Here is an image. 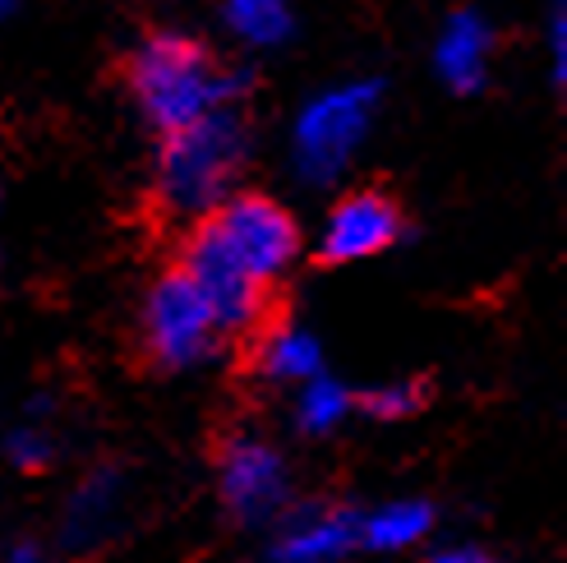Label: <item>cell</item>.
<instances>
[{
    "label": "cell",
    "mask_w": 567,
    "mask_h": 563,
    "mask_svg": "<svg viewBox=\"0 0 567 563\" xmlns=\"http://www.w3.org/2000/svg\"><path fill=\"white\" fill-rule=\"evenodd\" d=\"M130 89L138 111L162 134H176L221 111L236 83L213 65L204 42H194L189 33H153L130 61Z\"/></svg>",
    "instance_id": "6da1fadb"
},
{
    "label": "cell",
    "mask_w": 567,
    "mask_h": 563,
    "mask_svg": "<svg viewBox=\"0 0 567 563\" xmlns=\"http://www.w3.org/2000/svg\"><path fill=\"white\" fill-rule=\"evenodd\" d=\"M245 157H249V134L236 111H226V106L204 121H194L189 130L166 134L162 162H157L162 204L181 217L221 208Z\"/></svg>",
    "instance_id": "7a4b0ae2"
},
{
    "label": "cell",
    "mask_w": 567,
    "mask_h": 563,
    "mask_svg": "<svg viewBox=\"0 0 567 563\" xmlns=\"http://www.w3.org/2000/svg\"><path fill=\"white\" fill-rule=\"evenodd\" d=\"M379 106V83H337V89L319 93L315 102H305L291 130V153H296V176L309 185H332L347 172L351 153L360 149V139L370 134Z\"/></svg>",
    "instance_id": "3957f363"
},
{
    "label": "cell",
    "mask_w": 567,
    "mask_h": 563,
    "mask_svg": "<svg viewBox=\"0 0 567 563\" xmlns=\"http://www.w3.org/2000/svg\"><path fill=\"white\" fill-rule=\"evenodd\" d=\"M204 232L226 259H231L249 282H277L291 268L296 249H300V227L296 217L281 208L268 194H231L221 208L208 213Z\"/></svg>",
    "instance_id": "277c9868"
},
{
    "label": "cell",
    "mask_w": 567,
    "mask_h": 563,
    "mask_svg": "<svg viewBox=\"0 0 567 563\" xmlns=\"http://www.w3.org/2000/svg\"><path fill=\"white\" fill-rule=\"evenodd\" d=\"M217 337L221 328L213 319L208 300L198 296V287L181 268L153 282V291L144 300V342L157 365H166V370H194V365H204L217 351Z\"/></svg>",
    "instance_id": "5b68a950"
},
{
    "label": "cell",
    "mask_w": 567,
    "mask_h": 563,
    "mask_svg": "<svg viewBox=\"0 0 567 563\" xmlns=\"http://www.w3.org/2000/svg\"><path fill=\"white\" fill-rule=\"evenodd\" d=\"M221 499L240 522H268L287 509L291 471L264 439H231L221 448Z\"/></svg>",
    "instance_id": "8992f818"
},
{
    "label": "cell",
    "mask_w": 567,
    "mask_h": 563,
    "mask_svg": "<svg viewBox=\"0 0 567 563\" xmlns=\"http://www.w3.org/2000/svg\"><path fill=\"white\" fill-rule=\"evenodd\" d=\"M181 273L198 287V296L208 300V309H213V319H217L221 332H240L249 324H259V315H264V287H259V282H249L204 232L189 236Z\"/></svg>",
    "instance_id": "52a82bcc"
},
{
    "label": "cell",
    "mask_w": 567,
    "mask_h": 563,
    "mask_svg": "<svg viewBox=\"0 0 567 563\" xmlns=\"http://www.w3.org/2000/svg\"><path fill=\"white\" fill-rule=\"evenodd\" d=\"M396 236H402V213H396V204L379 190H360V194H347V199L328 213L323 236H319V255L328 264L374 259Z\"/></svg>",
    "instance_id": "ba28073f"
},
{
    "label": "cell",
    "mask_w": 567,
    "mask_h": 563,
    "mask_svg": "<svg viewBox=\"0 0 567 563\" xmlns=\"http://www.w3.org/2000/svg\"><path fill=\"white\" fill-rule=\"evenodd\" d=\"M360 545V518L347 509H300L272 545L277 563H337Z\"/></svg>",
    "instance_id": "9c48e42d"
},
{
    "label": "cell",
    "mask_w": 567,
    "mask_h": 563,
    "mask_svg": "<svg viewBox=\"0 0 567 563\" xmlns=\"http://www.w3.org/2000/svg\"><path fill=\"white\" fill-rule=\"evenodd\" d=\"M489 55H494V28L480 10H457L447 14L434 42V70L447 89L475 93L489 74Z\"/></svg>",
    "instance_id": "30bf717a"
},
{
    "label": "cell",
    "mask_w": 567,
    "mask_h": 563,
    "mask_svg": "<svg viewBox=\"0 0 567 563\" xmlns=\"http://www.w3.org/2000/svg\"><path fill=\"white\" fill-rule=\"evenodd\" d=\"M434 531V509L424 499H392L360 518V541L374 550H411Z\"/></svg>",
    "instance_id": "8fae6325"
},
{
    "label": "cell",
    "mask_w": 567,
    "mask_h": 563,
    "mask_svg": "<svg viewBox=\"0 0 567 563\" xmlns=\"http://www.w3.org/2000/svg\"><path fill=\"white\" fill-rule=\"evenodd\" d=\"M221 19L240 42L264 47V51L281 47L296 33V19L281 0H231V6H221Z\"/></svg>",
    "instance_id": "7c38bea8"
},
{
    "label": "cell",
    "mask_w": 567,
    "mask_h": 563,
    "mask_svg": "<svg viewBox=\"0 0 567 563\" xmlns=\"http://www.w3.org/2000/svg\"><path fill=\"white\" fill-rule=\"evenodd\" d=\"M116 499H121L116 475H111V471H97L93 481L74 494V503H70V518H65V526H70V545H93L97 536H106L111 522H116Z\"/></svg>",
    "instance_id": "4fadbf2b"
},
{
    "label": "cell",
    "mask_w": 567,
    "mask_h": 563,
    "mask_svg": "<svg viewBox=\"0 0 567 563\" xmlns=\"http://www.w3.org/2000/svg\"><path fill=\"white\" fill-rule=\"evenodd\" d=\"M264 370L281 383H309L323 370V351L305 328H277L264 342Z\"/></svg>",
    "instance_id": "5bb4252c"
},
{
    "label": "cell",
    "mask_w": 567,
    "mask_h": 563,
    "mask_svg": "<svg viewBox=\"0 0 567 563\" xmlns=\"http://www.w3.org/2000/svg\"><path fill=\"white\" fill-rule=\"evenodd\" d=\"M351 411V392L337 383V379H323L315 375L309 383H300V398H296V426L305 434H332L337 426L347 420Z\"/></svg>",
    "instance_id": "9a60e30c"
},
{
    "label": "cell",
    "mask_w": 567,
    "mask_h": 563,
    "mask_svg": "<svg viewBox=\"0 0 567 563\" xmlns=\"http://www.w3.org/2000/svg\"><path fill=\"white\" fill-rule=\"evenodd\" d=\"M364 411L379 416V420H406L420 411V388L415 383H383L364 398Z\"/></svg>",
    "instance_id": "2e32d148"
},
{
    "label": "cell",
    "mask_w": 567,
    "mask_h": 563,
    "mask_svg": "<svg viewBox=\"0 0 567 563\" xmlns=\"http://www.w3.org/2000/svg\"><path fill=\"white\" fill-rule=\"evenodd\" d=\"M6 453H10L14 467L38 471V467L51 462V434H47L42 426H19V430L6 439Z\"/></svg>",
    "instance_id": "e0dca14e"
},
{
    "label": "cell",
    "mask_w": 567,
    "mask_h": 563,
    "mask_svg": "<svg viewBox=\"0 0 567 563\" xmlns=\"http://www.w3.org/2000/svg\"><path fill=\"white\" fill-rule=\"evenodd\" d=\"M430 563H498L489 550H480V545H447V550H439Z\"/></svg>",
    "instance_id": "ac0fdd59"
},
{
    "label": "cell",
    "mask_w": 567,
    "mask_h": 563,
    "mask_svg": "<svg viewBox=\"0 0 567 563\" xmlns=\"http://www.w3.org/2000/svg\"><path fill=\"white\" fill-rule=\"evenodd\" d=\"M563 28H567V19H563V10H558V19H554V79L563 83L567 79V47H563Z\"/></svg>",
    "instance_id": "d6986e66"
},
{
    "label": "cell",
    "mask_w": 567,
    "mask_h": 563,
    "mask_svg": "<svg viewBox=\"0 0 567 563\" xmlns=\"http://www.w3.org/2000/svg\"><path fill=\"white\" fill-rule=\"evenodd\" d=\"M0 563H42V554H38L33 545H19V550H10V554L0 559Z\"/></svg>",
    "instance_id": "ffe728a7"
}]
</instances>
